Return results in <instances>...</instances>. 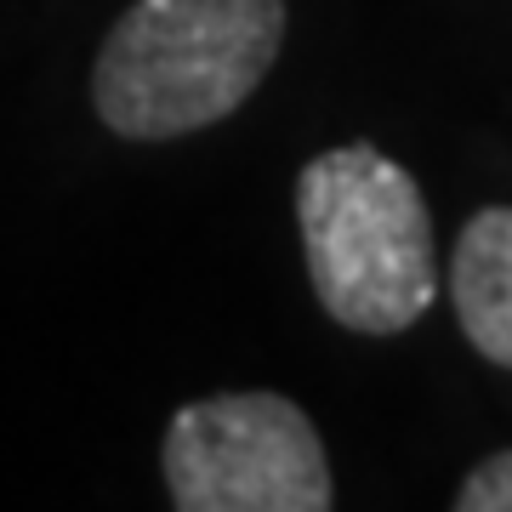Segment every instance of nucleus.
<instances>
[{
    "instance_id": "obj_2",
    "label": "nucleus",
    "mask_w": 512,
    "mask_h": 512,
    "mask_svg": "<svg viewBox=\"0 0 512 512\" xmlns=\"http://www.w3.org/2000/svg\"><path fill=\"white\" fill-rule=\"evenodd\" d=\"M296 222L319 308L359 336H399L433 308V217L416 177L370 143L330 148L296 177Z\"/></svg>"
},
{
    "instance_id": "obj_4",
    "label": "nucleus",
    "mask_w": 512,
    "mask_h": 512,
    "mask_svg": "<svg viewBox=\"0 0 512 512\" xmlns=\"http://www.w3.org/2000/svg\"><path fill=\"white\" fill-rule=\"evenodd\" d=\"M456 325L490 365L512 370V205H484L456 239L450 262Z\"/></svg>"
},
{
    "instance_id": "obj_3",
    "label": "nucleus",
    "mask_w": 512,
    "mask_h": 512,
    "mask_svg": "<svg viewBox=\"0 0 512 512\" xmlns=\"http://www.w3.org/2000/svg\"><path fill=\"white\" fill-rule=\"evenodd\" d=\"M183 512H325L336 501L313 421L285 393H217L183 404L160 450Z\"/></svg>"
},
{
    "instance_id": "obj_1",
    "label": "nucleus",
    "mask_w": 512,
    "mask_h": 512,
    "mask_svg": "<svg viewBox=\"0 0 512 512\" xmlns=\"http://www.w3.org/2000/svg\"><path fill=\"white\" fill-rule=\"evenodd\" d=\"M279 46L285 0H137L97 52V114L131 143L188 137L228 120Z\"/></svg>"
},
{
    "instance_id": "obj_5",
    "label": "nucleus",
    "mask_w": 512,
    "mask_h": 512,
    "mask_svg": "<svg viewBox=\"0 0 512 512\" xmlns=\"http://www.w3.org/2000/svg\"><path fill=\"white\" fill-rule=\"evenodd\" d=\"M456 507L461 512H512V450L478 461L473 473L461 478Z\"/></svg>"
}]
</instances>
